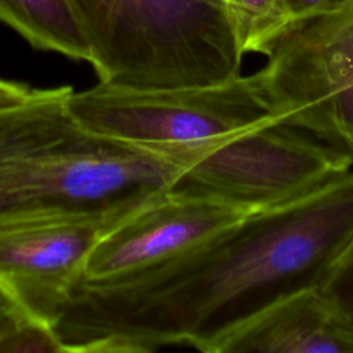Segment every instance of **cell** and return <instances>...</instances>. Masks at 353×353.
Masks as SVG:
<instances>
[{"instance_id": "cell-1", "label": "cell", "mask_w": 353, "mask_h": 353, "mask_svg": "<svg viewBox=\"0 0 353 353\" xmlns=\"http://www.w3.org/2000/svg\"><path fill=\"white\" fill-rule=\"evenodd\" d=\"M353 236V170L250 212L161 265L79 283L54 328L66 353H148L222 342L280 299L317 288Z\"/></svg>"}, {"instance_id": "cell-2", "label": "cell", "mask_w": 353, "mask_h": 353, "mask_svg": "<svg viewBox=\"0 0 353 353\" xmlns=\"http://www.w3.org/2000/svg\"><path fill=\"white\" fill-rule=\"evenodd\" d=\"M70 85L0 109V226L95 215L121 221L170 192L189 146L154 149L98 135L69 112Z\"/></svg>"}, {"instance_id": "cell-3", "label": "cell", "mask_w": 353, "mask_h": 353, "mask_svg": "<svg viewBox=\"0 0 353 353\" xmlns=\"http://www.w3.org/2000/svg\"><path fill=\"white\" fill-rule=\"evenodd\" d=\"M101 83L185 88L241 74L226 0H68Z\"/></svg>"}, {"instance_id": "cell-4", "label": "cell", "mask_w": 353, "mask_h": 353, "mask_svg": "<svg viewBox=\"0 0 353 353\" xmlns=\"http://www.w3.org/2000/svg\"><path fill=\"white\" fill-rule=\"evenodd\" d=\"M262 55L252 77L270 116L353 163V0L290 21Z\"/></svg>"}, {"instance_id": "cell-5", "label": "cell", "mask_w": 353, "mask_h": 353, "mask_svg": "<svg viewBox=\"0 0 353 353\" xmlns=\"http://www.w3.org/2000/svg\"><path fill=\"white\" fill-rule=\"evenodd\" d=\"M353 170L312 134L270 119L192 146L172 190L258 212L294 201Z\"/></svg>"}, {"instance_id": "cell-6", "label": "cell", "mask_w": 353, "mask_h": 353, "mask_svg": "<svg viewBox=\"0 0 353 353\" xmlns=\"http://www.w3.org/2000/svg\"><path fill=\"white\" fill-rule=\"evenodd\" d=\"M66 105L90 131L154 149L201 145L274 119L252 74L185 88H128L98 81L83 91L72 90Z\"/></svg>"}, {"instance_id": "cell-7", "label": "cell", "mask_w": 353, "mask_h": 353, "mask_svg": "<svg viewBox=\"0 0 353 353\" xmlns=\"http://www.w3.org/2000/svg\"><path fill=\"white\" fill-rule=\"evenodd\" d=\"M119 222L73 215L0 226V285L28 316L54 327L94 247Z\"/></svg>"}, {"instance_id": "cell-8", "label": "cell", "mask_w": 353, "mask_h": 353, "mask_svg": "<svg viewBox=\"0 0 353 353\" xmlns=\"http://www.w3.org/2000/svg\"><path fill=\"white\" fill-rule=\"evenodd\" d=\"M247 214L219 201L171 189L102 236L80 283H110L161 265Z\"/></svg>"}, {"instance_id": "cell-9", "label": "cell", "mask_w": 353, "mask_h": 353, "mask_svg": "<svg viewBox=\"0 0 353 353\" xmlns=\"http://www.w3.org/2000/svg\"><path fill=\"white\" fill-rule=\"evenodd\" d=\"M353 353V327L317 288L291 294L244 324L216 353Z\"/></svg>"}, {"instance_id": "cell-10", "label": "cell", "mask_w": 353, "mask_h": 353, "mask_svg": "<svg viewBox=\"0 0 353 353\" xmlns=\"http://www.w3.org/2000/svg\"><path fill=\"white\" fill-rule=\"evenodd\" d=\"M0 22L39 51L91 61L90 44L68 0H0Z\"/></svg>"}, {"instance_id": "cell-11", "label": "cell", "mask_w": 353, "mask_h": 353, "mask_svg": "<svg viewBox=\"0 0 353 353\" xmlns=\"http://www.w3.org/2000/svg\"><path fill=\"white\" fill-rule=\"evenodd\" d=\"M243 54H262L291 21L284 0H226Z\"/></svg>"}, {"instance_id": "cell-12", "label": "cell", "mask_w": 353, "mask_h": 353, "mask_svg": "<svg viewBox=\"0 0 353 353\" xmlns=\"http://www.w3.org/2000/svg\"><path fill=\"white\" fill-rule=\"evenodd\" d=\"M0 353H66L55 328L28 314L0 331Z\"/></svg>"}, {"instance_id": "cell-13", "label": "cell", "mask_w": 353, "mask_h": 353, "mask_svg": "<svg viewBox=\"0 0 353 353\" xmlns=\"http://www.w3.org/2000/svg\"><path fill=\"white\" fill-rule=\"evenodd\" d=\"M317 291L353 327V236L327 270Z\"/></svg>"}, {"instance_id": "cell-14", "label": "cell", "mask_w": 353, "mask_h": 353, "mask_svg": "<svg viewBox=\"0 0 353 353\" xmlns=\"http://www.w3.org/2000/svg\"><path fill=\"white\" fill-rule=\"evenodd\" d=\"M40 90L26 83L0 79V109L21 105L36 97Z\"/></svg>"}, {"instance_id": "cell-15", "label": "cell", "mask_w": 353, "mask_h": 353, "mask_svg": "<svg viewBox=\"0 0 353 353\" xmlns=\"http://www.w3.org/2000/svg\"><path fill=\"white\" fill-rule=\"evenodd\" d=\"M341 0H284L287 10L290 12L291 21L320 10H324L330 6H334Z\"/></svg>"}, {"instance_id": "cell-16", "label": "cell", "mask_w": 353, "mask_h": 353, "mask_svg": "<svg viewBox=\"0 0 353 353\" xmlns=\"http://www.w3.org/2000/svg\"><path fill=\"white\" fill-rule=\"evenodd\" d=\"M26 314L10 294L0 285V331L14 319Z\"/></svg>"}]
</instances>
